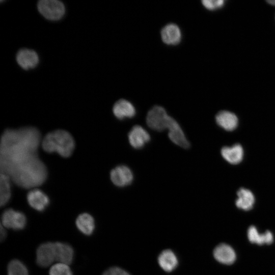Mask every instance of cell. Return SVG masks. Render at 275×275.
I'll list each match as a JSON object with an SVG mask.
<instances>
[{"label":"cell","instance_id":"obj_12","mask_svg":"<svg viewBox=\"0 0 275 275\" xmlns=\"http://www.w3.org/2000/svg\"><path fill=\"white\" fill-rule=\"evenodd\" d=\"M16 60L19 65L24 69H30L36 67L39 62L37 53L31 49H22L17 53Z\"/></svg>","mask_w":275,"mask_h":275},{"label":"cell","instance_id":"obj_18","mask_svg":"<svg viewBox=\"0 0 275 275\" xmlns=\"http://www.w3.org/2000/svg\"><path fill=\"white\" fill-rule=\"evenodd\" d=\"M247 234L249 241L252 243L270 244L273 241V236L270 231L267 230L264 233L260 234L254 226L249 228Z\"/></svg>","mask_w":275,"mask_h":275},{"label":"cell","instance_id":"obj_2","mask_svg":"<svg viewBox=\"0 0 275 275\" xmlns=\"http://www.w3.org/2000/svg\"><path fill=\"white\" fill-rule=\"evenodd\" d=\"M43 149L48 152H57L63 157H69L75 148V142L66 130L58 129L48 133L41 141Z\"/></svg>","mask_w":275,"mask_h":275},{"label":"cell","instance_id":"obj_27","mask_svg":"<svg viewBox=\"0 0 275 275\" xmlns=\"http://www.w3.org/2000/svg\"><path fill=\"white\" fill-rule=\"evenodd\" d=\"M267 2L270 5L275 6V0L267 1Z\"/></svg>","mask_w":275,"mask_h":275},{"label":"cell","instance_id":"obj_22","mask_svg":"<svg viewBox=\"0 0 275 275\" xmlns=\"http://www.w3.org/2000/svg\"><path fill=\"white\" fill-rule=\"evenodd\" d=\"M8 275H29L25 265L16 259L11 261L8 265Z\"/></svg>","mask_w":275,"mask_h":275},{"label":"cell","instance_id":"obj_14","mask_svg":"<svg viewBox=\"0 0 275 275\" xmlns=\"http://www.w3.org/2000/svg\"><path fill=\"white\" fill-rule=\"evenodd\" d=\"M160 267L166 272H171L178 266V260L176 254L171 250L162 251L157 259Z\"/></svg>","mask_w":275,"mask_h":275},{"label":"cell","instance_id":"obj_1","mask_svg":"<svg viewBox=\"0 0 275 275\" xmlns=\"http://www.w3.org/2000/svg\"><path fill=\"white\" fill-rule=\"evenodd\" d=\"M41 141L40 133L35 127L6 130L1 141V173L23 188L41 185L47 176L46 167L37 154Z\"/></svg>","mask_w":275,"mask_h":275},{"label":"cell","instance_id":"obj_23","mask_svg":"<svg viewBox=\"0 0 275 275\" xmlns=\"http://www.w3.org/2000/svg\"><path fill=\"white\" fill-rule=\"evenodd\" d=\"M49 275H73V273L68 264L57 263L50 267Z\"/></svg>","mask_w":275,"mask_h":275},{"label":"cell","instance_id":"obj_19","mask_svg":"<svg viewBox=\"0 0 275 275\" xmlns=\"http://www.w3.org/2000/svg\"><path fill=\"white\" fill-rule=\"evenodd\" d=\"M78 230L85 235L92 234L95 229V221L92 215L88 213L79 214L75 221Z\"/></svg>","mask_w":275,"mask_h":275},{"label":"cell","instance_id":"obj_7","mask_svg":"<svg viewBox=\"0 0 275 275\" xmlns=\"http://www.w3.org/2000/svg\"><path fill=\"white\" fill-rule=\"evenodd\" d=\"M112 182L119 187H124L130 185L133 180V174L128 167L120 165L113 169L110 173Z\"/></svg>","mask_w":275,"mask_h":275},{"label":"cell","instance_id":"obj_15","mask_svg":"<svg viewBox=\"0 0 275 275\" xmlns=\"http://www.w3.org/2000/svg\"><path fill=\"white\" fill-rule=\"evenodd\" d=\"M161 37L163 42L167 44H177L181 38L180 30L175 24H168L161 30Z\"/></svg>","mask_w":275,"mask_h":275},{"label":"cell","instance_id":"obj_6","mask_svg":"<svg viewBox=\"0 0 275 275\" xmlns=\"http://www.w3.org/2000/svg\"><path fill=\"white\" fill-rule=\"evenodd\" d=\"M1 221V225L4 227L14 230L23 229L26 224V218L24 214L11 208L7 209L3 212Z\"/></svg>","mask_w":275,"mask_h":275},{"label":"cell","instance_id":"obj_26","mask_svg":"<svg viewBox=\"0 0 275 275\" xmlns=\"http://www.w3.org/2000/svg\"><path fill=\"white\" fill-rule=\"evenodd\" d=\"M7 236V233L5 230V227H4L2 225L1 226V241H2L4 240Z\"/></svg>","mask_w":275,"mask_h":275},{"label":"cell","instance_id":"obj_16","mask_svg":"<svg viewBox=\"0 0 275 275\" xmlns=\"http://www.w3.org/2000/svg\"><path fill=\"white\" fill-rule=\"evenodd\" d=\"M215 120L219 126L227 131L233 130L238 124L237 116L234 114L227 111L218 112L216 115Z\"/></svg>","mask_w":275,"mask_h":275},{"label":"cell","instance_id":"obj_8","mask_svg":"<svg viewBox=\"0 0 275 275\" xmlns=\"http://www.w3.org/2000/svg\"><path fill=\"white\" fill-rule=\"evenodd\" d=\"M130 145L135 149L143 148L150 140L149 133L141 126L135 125L128 134Z\"/></svg>","mask_w":275,"mask_h":275},{"label":"cell","instance_id":"obj_10","mask_svg":"<svg viewBox=\"0 0 275 275\" xmlns=\"http://www.w3.org/2000/svg\"><path fill=\"white\" fill-rule=\"evenodd\" d=\"M27 200L31 207L39 211H43L49 203L47 196L37 188L31 189L28 193Z\"/></svg>","mask_w":275,"mask_h":275},{"label":"cell","instance_id":"obj_5","mask_svg":"<svg viewBox=\"0 0 275 275\" xmlns=\"http://www.w3.org/2000/svg\"><path fill=\"white\" fill-rule=\"evenodd\" d=\"M38 9L42 15L51 20L60 19L64 15V4L57 0H41L38 3Z\"/></svg>","mask_w":275,"mask_h":275},{"label":"cell","instance_id":"obj_25","mask_svg":"<svg viewBox=\"0 0 275 275\" xmlns=\"http://www.w3.org/2000/svg\"><path fill=\"white\" fill-rule=\"evenodd\" d=\"M102 275H130L128 272L119 267H112L106 270Z\"/></svg>","mask_w":275,"mask_h":275},{"label":"cell","instance_id":"obj_21","mask_svg":"<svg viewBox=\"0 0 275 275\" xmlns=\"http://www.w3.org/2000/svg\"><path fill=\"white\" fill-rule=\"evenodd\" d=\"M11 179L3 173H1L0 176V205L1 206L5 205L11 197Z\"/></svg>","mask_w":275,"mask_h":275},{"label":"cell","instance_id":"obj_17","mask_svg":"<svg viewBox=\"0 0 275 275\" xmlns=\"http://www.w3.org/2000/svg\"><path fill=\"white\" fill-rule=\"evenodd\" d=\"M223 158L231 164H237L242 160L243 150L242 146L236 144L231 147H224L221 150Z\"/></svg>","mask_w":275,"mask_h":275},{"label":"cell","instance_id":"obj_4","mask_svg":"<svg viewBox=\"0 0 275 275\" xmlns=\"http://www.w3.org/2000/svg\"><path fill=\"white\" fill-rule=\"evenodd\" d=\"M171 118L163 107L156 105L148 112L146 122L151 129L161 131L168 128Z\"/></svg>","mask_w":275,"mask_h":275},{"label":"cell","instance_id":"obj_24","mask_svg":"<svg viewBox=\"0 0 275 275\" xmlns=\"http://www.w3.org/2000/svg\"><path fill=\"white\" fill-rule=\"evenodd\" d=\"M202 3L205 8L213 10L222 7L224 1L223 0H203Z\"/></svg>","mask_w":275,"mask_h":275},{"label":"cell","instance_id":"obj_11","mask_svg":"<svg viewBox=\"0 0 275 275\" xmlns=\"http://www.w3.org/2000/svg\"><path fill=\"white\" fill-rule=\"evenodd\" d=\"M213 256L218 262L226 265L232 264L236 258L233 249L225 243H221L216 246L213 251Z\"/></svg>","mask_w":275,"mask_h":275},{"label":"cell","instance_id":"obj_20","mask_svg":"<svg viewBox=\"0 0 275 275\" xmlns=\"http://www.w3.org/2000/svg\"><path fill=\"white\" fill-rule=\"evenodd\" d=\"M238 198L236 200V206L244 210L251 209L255 203V197L253 194L249 189L240 188L237 193Z\"/></svg>","mask_w":275,"mask_h":275},{"label":"cell","instance_id":"obj_9","mask_svg":"<svg viewBox=\"0 0 275 275\" xmlns=\"http://www.w3.org/2000/svg\"><path fill=\"white\" fill-rule=\"evenodd\" d=\"M168 136L171 141L183 148L189 147V142L187 140L182 129L178 122L172 117L168 126Z\"/></svg>","mask_w":275,"mask_h":275},{"label":"cell","instance_id":"obj_13","mask_svg":"<svg viewBox=\"0 0 275 275\" xmlns=\"http://www.w3.org/2000/svg\"><path fill=\"white\" fill-rule=\"evenodd\" d=\"M113 112L114 115L119 119L131 118L135 115V109L129 101L120 99L114 105Z\"/></svg>","mask_w":275,"mask_h":275},{"label":"cell","instance_id":"obj_3","mask_svg":"<svg viewBox=\"0 0 275 275\" xmlns=\"http://www.w3.org/2000/svg\"><path fill=\"white\" fill-rule=\"evenodd\" d=\"M60 259L59 242H47L40 244L36 251V262L42 267H46Z\"/></svg>","mask_w":275,"mask_h":275}]
</instances>
